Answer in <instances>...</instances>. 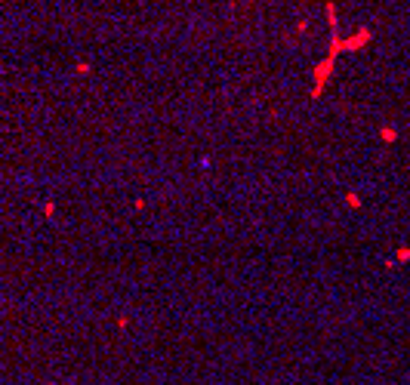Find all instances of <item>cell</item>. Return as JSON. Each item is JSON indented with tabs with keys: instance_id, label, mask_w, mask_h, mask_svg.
Masks as SVG:
<instances>
[{
	"instance_id": "7a4b0ae2",
	"label": "cell",
	"mask_w": 410,
	"mask_h": 385,
	"mask_svg": "<svg viewBox=\"0 0 410 385\" xmlns=\"http://www.w3.org/2000/svg\"><path fill=\"white\" fill-rule=\"evenodd\" d=\"M324 13H327V22H330V25L336 28V22H340V19H336V4H333V0H327V4H324Z\"/></svg>"
},
{
	"instance_id": "6da1fadb",
	"label": "cell",
	"mask_w": 410,
	"mask_h": 385,
	"mask_svg": "<svg viewBox=\"0 0 410 385\" xmlns=\"http://www.w3.org/2000/svg\"><path fill=\"white\" fill-rule=\"evenodd\" d=\"M367 43H370V31H367V28H361V31L352 34V37L333 34V40H330V56H336V53H352V50H361V46H367Z\"/></svg>"
}]
</instances>
